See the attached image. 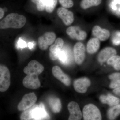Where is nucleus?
<instances>
[{"mask_svg":"<svg viewBox=\"0 0 120 120\" xmlns=\"http://www.w3.org/2000/svg\"><path fill=\"white\" fill-rule=\"evenodd\" d=\"M37 105H34L28 109L24 110L20 116V120H33L32 112L34 108L38 106Z\"/></svg>","mask_w":120,"mask_h":120,"instance_id":"23","label":"nucleus"},{"mask_svg":"<svg viewBox=\"0 0 120 120\" xmlns=\"http://www.w3.org/2000/svg\"><path fill=\"white\" fill-rule=\"evenodd\" d=\"M17 45L19 47L22 49L25 48L27 46V44L26 42L21 39H20L18 41Z\"/></svg>","mask_w":120,"mask_h":120,"instance_id":"31","label":"nucleus"},{"mask_svg":"<svg viewBox=\"0 0 120 120\" xmlns=\"http://www.w3.org/2000/svg\"><path fill=\"white\" fill-rule=\"evenodd\" d=\"M116 95H117V96H119V97H120V93H118V94H116Z\"/></svg>","mask_w":120,"mask_h":120,"instance_id":"36","label":"nucleus"},{"mask_svg":"<svg viewBox=\"0 0 120 120\" xmlns=\"http://www.w3.org/2000/svg\"><path fill=\"white\" fill-rule=\"evenodd\" d=\"M85 47L83 43L78 42L73 47V54L75 61L77 64L80 65L83 63L85 57Z\"/></svg>","mask_w":120,"mask_h":120,"instance_id":"8","label":"nucleus"},{"mask_svg":"<svg viewBox=\"0 0 120 120\" xmlns=\"http://www.w3.org/2000/svg\"><path fill=\"white\" fill-rule=\"evenodd\" d=\"M83 115L85 120H101L102 119L100 110L92 104H88L84 107Z\"/></svg>","mask_w":120,"mask_h":120,"instance_id":"2","label":"nucleus"},{"mask_svg":"<svg viewBox=\"0 0 120 120\" xmlns=\"http://www.w3.org/2000/svg\"><path fill=\"white\" fill-rule=\"evenodd\" d=\"M44 69V67L39 62L35 60H32L24 68L23 71L26 75L30 73H35L39 75L42 73Z\"/></svg>","mask_w":120,"mask_h":120,"instance_id":"14","label":"nucleus"},{"mask_svg":"<svg viewBox=\"0 0 120 120\" xmlns=\"http://www.w3.org/2000/svg\"><path fill=\"white\" fill-rule=\"evenodd\" d=\"M90 81L86 77H82L76 79L73 83L75 90L80 93H86L90 85Z\"/></svg>","mask_w":120,"mask_h":120,"instance_id":"12","label":"nucleus"},{"mask_svg":"<svg viewBox=\"0 0 120 120\" xmlns=\"http://www.w3.org/2000/svg\"><path fill=\"white\" fill-rule=\"evenodd\" d=\"M52 73L54 76L65 86H69L71 83L70 77L67 74L63 72L60 67L55 66L52 69Z\"/></svg>","mask_w":120,"mask_h":120,"instance_id":"13","label":"nucleus"},{"mask_svg":"<svg viewBox=\"0 0 120 120\" xmlns=\"http://www.w3.org/2000/svg\"><path fill=\"white\" fill-rule=\"evenodd\" d=\"M57 0H47L45 10L47 12H53L57 4Z\"/></svg>","mask_w":120,"mask_h":120,"instance_id":"25","label":"nucleus"},{"mask_svg":"<svg viewBox=\"0 0 120 120\" xmlns=\"http://www.w3.org/2000/svg\"><path fill=\"white\" fill-rule=\"evenodd\" d=\"M31 1L36 4L38 11H42L45 9L47 0H31Z\"/></svg>","mask_w":120,"mask_h":120,"instance_id":"26","label":"nucleus"},{"mask_svg":"<svg viewBox=\"0 0 120 120\" xmlns=\"http://www.w3.org/2000/svg\"><path fill=\"white\" fill-rule=\"evenodd\" d=\"M37 100V96L34 92H30L24 95L17 105V109L20 111L28 109L35 105Z\"/></svg>","mask_w":120,"mask_h":120,"instance_id":"4","label":"nucleus"},{"mask_svg":"<svg viewBox=\"0 0 120 120\" xmlns=\"http://www.w3.org/2000/svg\"><path fill=\"white\" fill-rule=\"evenodd\" d=\"M92 32L93 36L98 39L100 41H106L110 36V33L109 30L101 28L98 26H95L94 27Z\"/></svg>","mask_w":120,"mask_h":120,"instance_id":"15","label":"nucleus"},{"mask_svg":"<svg viewBox=\"0 0 120 120\" xmlns=\"http://www.w3.org/2000/svg\"><path fill=\"white\" fill-rule=\"evenodd\" d=\"M26 22V19L24 16L17 13H10L1 21L0 28L19 29L23 27Z\"/></svg>","mask_w":120,"mask_h":120,"instance_id":"1","label":"nucleus"},{"mask_svg":"<svg viewBox=\"0 0 120 120\" xmlns=\"http://www.w3.org/2000/svg\"><path fill=\"white\" fill-rule=\"evenodd\" d=\"M58 58L62 63L65 64H68V56L67 52L65 50H61Z\"/></svg>","mask_w":120,"mask_h":120,"instance_id":"27","label":"nucleus"},{"mask_svg":"<svg viewBox=\"0 0 120 120\" xmlns=\"http://www.w3.org/2000/svg\"><path fill=\"white\" fill-rule=\"evenodd\" d=\"M120 102V99L110 94L106 96V104H108L110 106H114L119 104Z\"/></svg>","mask_w":120,"mask_h":120,"instance_id":"24","label":"nucleus"},{"mask_svg":"<svg viewBox=\"0 0 120 120\" xmlns=\"http://www.w3.org/2000/svg\"><path fill=\"white\" fill-rule=\"evenodd\" d=\"M66 33L71 38L78 41H83L87 37L86 32L78 26L69 27L66 30Z\"/></svg>","mask_w":120,"mask_h":120,"instance_id":"7","label":"nucleus"},{"mask_svg":"<svg viewBox=\"0 0 120 120\" xmlns=\"http://www.w3.org/2000/svg\"><path fill=\"white\" fill-rule=\"evenodd\" d=\"M101 1L102 0H82L80 6L83 9H86L91 7L98 6Z\"/></svg>","mask_w":120,"mask_h":120,"instance_id":"20","label":"nucleus"},{"mask_svg":"<svg viewBox=\"0 0 120 120\" xmlns=\"http://www.w3.org/2000/svg\"><path fill=\"white\" fill-rule=\"evenodd\" d=\"M116 37L117 38L113 39V43L116 45H120V32H118L117 34V36Z\"/></svg>","mask_w":120,"mask_h":120,"instance_id":"32","label":"nucleus"},{"mask_svg":"<svg viewBox=\"0 0 120 120\" xmlns=\"http://www.w3.org/2000/svg\"><path fill=\"white\" fill-rule=\"evenodd\" d=\"M109 78L112 81L120 79V73H115L111 74L109 76Z\"/></svg>","mask_w":120,"mask_h":120,"instance_id":"30","label":"nucleus"},{"mask_svg":"<svg viewBox=\"0 0 120 120\" xmlns=\"http://www.w3.org/2000/svg\"><path fill=\"white\" fill-rule=\"evenodd\" d=\"M109 87L114 89L120 87V79L112 81L110 84Z\"/></svg>","mask_w":120,"mask_h":120,"instance_id":"29","label":"nucleus"},{"mask_svg":"<svg viewBox=\"0 0 120 120\" xmlns=\"http://www.w3.org/2000/svg\"><path fill=\"white\" fill-rule=\"evenodd\" d=\"M57 15L62 20L63 23L67 26H69L74 21V15L73 12L64 7H60L57 11Z\"/></svg>","mask_w":120,"mask_h":120,"instance_id":"10","label":"nucleus"},{"mask_svg":"<svg viewBox=\"0 0 120 120\" xmlns=\"http://www.w3.org/2000/svg\"><path fill=\"white\" fill-rule=\"evenodd\" d=\"M64 44L63 39L59 38L55 41L54 44L52 45L50 47L49 56L52 60H56L58 59Z\"/></svg>","mask_w":120,"mask_h":120,"instance_id":"9","label":"nucleus"},{"mask_svg":"<svg viewBox=\"0 0 120 120\" xmlns=\"http://www.w3.org/2000/svg\"><path fill=\"white\" fill-rule=\"evenodd\" d=\"M4 12L3 9L0 8V19H1L4 17Z\"/></svg>","mask_w":120,"mask_h":120,"instance_id":"33","label":"nucleus"},{"mask_svg":"<svg viewBox=\"0 0 120 120\" xmlns=\"http://www.w3.org/2000/svg\"><path fill=\"white\" fill-rule=\"evenodd\" d=\"M49 106L54 113H57L60 111L62 107L61 102L57 98L52 97L49 100Z\"/></svg>","mask_w":120,"mask_h":120,"instance_id":"19","label":"nucleus"},{"mask_svg":"<svg viewBox=\"0 0 120 120\" xmlns=\"http://www.w3.org/2000/svg\"><path fill=\"white\" fill-rule=\"evenodd\" d=\"M56 38V34L54 32H45L38 38V42L39 49L42 50L47 49L49 46L54 42Z\"/></svg>","mask_w":120,"mask_h":120,"instance_id":"6","label":"nucleus"},{"mask_svg":"<svg viewBox=\"0 0 120 120\" xmlns=\"http://www.w3.org/2000/svg\"><path fill=\"white\" fill-rule=\"evenodd\" d=\"M113 92L116 94L120 93V87L115 88L113 90Z\"/></svg>","mask_w":120,"mask_h":120,"instance_id":"34","label":"nucleus"},{"mask_svg":"<svg viewBox=\"0 0 120 120\" xmlns=\"http://www.w3.org/2000/svg\"><path fill=\"white\" fill-rule=\"evenodd\" d=\"M59 1L61 6L65 8H71L74 5L72 0H59Z\"/></svg>","mask_w":120,"mask_h":120,"instance_id":"28","label":"nucleus"},{"mask_svg":"<svg viewBox=\"0 0 120 120\" xmlns=\"http://www.w3.org/2000/svg\"><path fill=\"white\" fill-rule=\"evenodd\" d=\"M107 64L112 65L117 71L120 70V56L115 55L107 61Z\"/></svg>","mask_w":120,"mask_h":120,"instance_id":"22","label":"nucleus"},{"mask_svg":"<svg viewBox=\"0 0 120 120\" xmlns=\"http://www.w3.org/2000/svg\"><path fill=\"white\" fill-rule=\"evenodd\" d=\"M68 109L70 113L69 120H81L82 117V112L78 103L72 101L68 105Z\"/></svg>","mask_w":120,"mask_h":120,"instance_id":"11","label":"nucleus"},{"mask_svg":"<svg viewBox=\"0 0 120 120\" xmlns=\"http://www.w3.org/2000/svg\"><path fill=\"white\" fill-rule=\"evenodd\" d=\"M34 46V44L32 42H29L28 44V47L30 49H31L33 48Z\"/></svg>","mask_w":120,"mask_h":120,"instance_id":"35","label":"nucleus"},{"mask_svg":"<svg viewBox=\"0 0 120 120\" xmlns=\"http://www.w3.org/2000/svg\"><path fill=\"white\" fill-rule=\"evenodd\" d=\"M47 114L45 110L44 106L42 103L35 107L32 112L33 120H41L47 118Z\"/></svg>","mask_w":120,"mask_h":120,"instance_id":"17","label":"nucleus"},{"mask_svg":"<svg viewBox=\"0 0 120 120\" xmlns=\"http://www.w3.org/2000/svg\"><path fill=\"white\" fill-rule=\"evenodd\" d=\"M116 54L117 52L115 49L111 47H106L102 50L99 53L98 60L101 63H103Z\"/></svg>","mask_w":120,"mask_h":120,"instance_id":"16","label":"nucleus"},{"mask_svg":"<svg viewBox=\"0 0 120 120\" xmlns=\"http://www.w3.org/2000/svg\"><path fill=\"white\" fill-rule=\"evenodd\" d=\"M11 84V75L8 69L4 65L0 66V91L4 92L8 90Z\"/></svg>","mask_w":120,"mask_h":120,"instance_id":"3","label":"nucleus"},{"mask_svg":"<svg viewBox=\"0 0 120 120\" xmlns=\"http://www.w3.org/2000/svg\"><path fill=\"white\" fill-rule=\"evenodd\" d=\"M39 74L35 73H30L27 74L24 78L22 83L23 86L28 89H38L41 86V82L38 78Z\"/></svg>","mask_w":120,"mask_h":120,"instance_id":"5","label":"nucleus"},{"mask_svg":"<svg viewBox=\"0 0 120 120\" xmlns=\"http://www.w3.org/2000/svg\"><path fill=\"white\" fill-rule=\"evenodd\" d=\"M120 114V104L114 106L109 110L107 113L108 118L110 120H114Z\"/></svg>","mask_w":120,"mask_h":120,"instance_id":"21","label":"nucleus"},{"mask_svg":"<svg viewBox=\"0 0 120 120\" xmlns=\"http://www.w3.org/2000/svg\"><path fill=\"white\" fill-rule=\"evenodd\" d=\"M100 46V40L97 38H93L89 40L87 45L86 50L88 53L93 54L98 50Z\"/></svg>","mask_w":120,"mask_h":120,"instance_id":"18","label":"nucleus"}]
</instances>
